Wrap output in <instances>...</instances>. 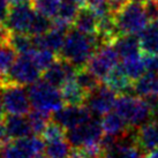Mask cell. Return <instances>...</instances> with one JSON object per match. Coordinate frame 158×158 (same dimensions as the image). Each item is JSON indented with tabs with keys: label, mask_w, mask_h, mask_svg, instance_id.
Listing matches in <instances>:
<instances>
[{
	"label": "cell",
	"mask_w": 158,
	"mask_h": 158,
	"mask_svg": "<svg viewBox=\"0 0 158 158\" xmlns=\"http://www.w3.org/2000/svg\"><path fill=\"white\" fill-rule=\"evenodd\" d=\"M114 16L120 35H140L151 23L145 13L144 4L132 0Z\"/></svg>",
	"instance_id": "3957f363"
},
{
	"label": "cell",
	"mask_w": 158,
	"mask_h": 158,
	"mask_svg": "<svg viewBox=\"0 0 158 158\" xmlns=\"http://www.w3.org/2000/svg\"><path fill=\"white\" fill-rule=\"evenodd\" d=\"M79 69L80 68L62 60L60 58L53 65L48 67V69L44 70L43 80L46 81L48 83L52 84L53 87L60 89L68 80L75 79Z\"/></svg>",
	"instance_id": "4fadbf2b"
},
{
	"label": "cell",
	"mask_w": 158,
	"mask_h": 158,
	"mask_svg": "<svg viewBox=\"0 0 158 158\" xmlns=\"http://www.w3.org/2000/svg\"><path fill=\"white\" fill-rule=\"evenodd\" d=\"M101 46L97 35H87L73 28L67 32L60 58L77 68H83Z\"/></svg>",
	"instance_id": "6da1fadb"
},
{
	"label": "cell",
	"mask_w": 158,
	"mask_h": 158,
	"mask_svg": "<svg viewBox=\"0 0 158 158\" xmlns=\"http://www.w3.org/2000/svg\"><path fill=\"white\" fill-rule=\"evenodd\" d=\"M104 136L102 121L92 117L89 121L66 131V139L72 147H81L89 143L101 142Z\"/></svg>",
	"instance_id": "52a82bcc"
},
{
	"label": "cell",
	"mask_w": 158,
	"mask_h": 158,
	"mask_svg": "<svg viewBox=\"0 0 158 158\" xmlns=\"http://www.w3.org/2000/svg\"><path fill=\"white\" fill-rule=\"evenodd\" d=\"M12 4H24V2H29L31 0H9Z\"/></svg>",
	"instance_id": "b9f144b4"
},
{
	"label": "cell",
	"mask_w": 158,
	"mask_h": 158,
	"mask_svg": "<svg viewBox=\"0 0 158 158\" xmlns=\"http://www.w3.org/2000/svg\"><path fill=\"white\" fill-rule=\"evenodd\" d=\"M9 0H0V24H5L9 14Z\"/></svg>",
	"instance_id": "8d00e7d4"
},
{
	"label": "cell",
	"mask_w": 158,
	"mask_h": 158,
	"mask_svg": "<svg viewBox=\"0 0 158 158\" xmlns=\"http://www.w3.org/2000/svg\"><path fill=\"white\" fill-rule=\"evenodd\" d=\"M16 59V52L9 43H0V79L5 80Z\"/></svg>",
	"instance_id": "d4e9b609"
},
{
	"label": "cell",
	"mask_w": 158,
	"mask_h": 158,
	"mask_svg": "<svg viewBox=\"0 0 158 158\" xmlns=\"http://www.w3.org/2000/svg\"><path fill=\"white\" fill-rule=\"evenodd\" d=\"M156 2H157V5H158V0H156Z\"/></svg>",
	"instance_id": "f6af8a7d"
},
{
	"label": "cell",
	"mask_w": 158,
	"mask_h": 158,
	"mask_svg": "<svg viewBox=\"0 0 158 158\" xmlns=\"http://www.w3.org/2000/svg\"><path fill=\"white\" fill-rule=\"evenodd\" d=\"M101 158H104V157H101Z\"/></svg>",
	"instance_id": "bcb514c9"
},
{
	"label": "cell",
	"mask_w": 158,
	"mask_h": 158,
	"mask_svg": "<svg viewBox=\"0 0 158 158\" xmlns=\"http://www.w3.org/2000/svg\"><path fill=\"white\" fill-rule=\"evenodd\" d=\"M141 50L144 54H158V24L151 22L139 35Z\"/></svg>",
	"instance_id": "44dd1931"
},
{
	"label": "cell",
	"mask_w": 158,
	"mask_h": 158,
	"mask_svg": "<svg viewBox=\"0 0 158 158\" xmlns=\"http://www.w3.org/2000/svg\"><path fill=\"white\" fill-rule=\"evenodd\" d=\"M0 148H1V147H0ZM0 158H4V154H2V151H1V150H0Z\"/></svg>",
	"instance_id": "ee69618b"
},
{
	"label": "cell",
	"mask_w": 158,
	"mask_h": 158,
	"mask_svg": "<svg viewBox=\"0 0 158 158\" xmlns=\"http://www.w3.org/2000/svg\"><path fill=\"white\" fill-rule=\"evenodd\" d=\"M112 45L121 59L140 54L141 44L137 35H120L115 38Z\"/></svg>",
	"instance_id": "d6986e66"
},
{
	"label": "cell",
	"mask_w": 158,
	"mask_h": 158,
	"mask_svg": "<svg viewBox=\"0 0 158 158\" xmlns=\"http://www.w3.org/2000/svg\"><path fill=\"white\" fill-rule=\"evenodd\" d=\"M99 18L90 7H82L73 22V28L87 35H96L98 32Z\"/></svg>",
	"instance_id": "ac0fdd59"
},
{
	"label": "cell",
	"mask_w": 158,
	"mask_h": 158,
	"mask_svg": "<svg viewBox=\"0 0 158 158\" xmlns=\"http://www.w3.org/2000/svg\"><path fill=\"white\" fill-rule=\"evenodd\" d=\"M4 123L10 140H19L34 134L29 119L26 118L24 115L8 114V117H5Z\"/></svg>",
	"instance_id": "e0dca14e"
},
{
	"label": "cell",
	"mask_w": 158,
	"mask_h": 158,
	"mask_svg": "<svg viewBox=\"0 0 158 158\" xmlns=\"http://www.w3.org/2000/svg\"><path fill=\"white\" fill-rule=\"evenodd\" d=\"M4 158H48L42 154V143L36 136L12 140L4 147Z\"/></svg>",
	"instance_id": "9c48e42d"
},
{
	"label": "cell",
	"mask_w": 158,
	"mask_h": 158,
	"mask_svg": "<svg viewBox=\"0 0 158 158\" xmlns=\"http://www.w3.org/2000/svg\"><path fill=\"white\" fill-rule=\"evenodd\" d=\"M151 120H155L158 123V104L155 107H152V113H151Z\"/></svg>",
	"instance_id": "f35d334b"
},
{
	"label": "cell",
	"mask_w": 158,
	"mask_h": 158,
	"mask_svg": "<svg viewBox=\"0 0 158 158\" xmlns=\"http://www.w3.org/2000/svg\"><path fill=\"white\" fill-rule=\"evenodd\" d=\"M36 10L31 4H14L9 9L8 18L6 20V26L10 32L16 34H29L32 19Z\"/></svg>",
	"instance_id": "8fae6325"
},
{
	"label": "cell",
	"mask_w": 158,
	"mask_h": 158,
	"mask_svg": "<svg viewBox=\"0 0 158 158\" xmlns=\"http://www.w3.org/2000/svg\"><path fill=\"white\" fill-rule=\"evenodd\" d=\"M10 137H9L7 129H6V125H5L4 120H0V147L4 148L5 145L10 142Z\"/></svg>",
	"instance_id": "74e56055"
},
{
	"label": "cell",
	"mask_w": 158,
	"mask_h": 158,
	"mask_svg": "<svg viewBox=\"0 0 158 158\" xmlns=\"http://www.w3.org/2000/svg\"><path fill=\"white\" fill-rule=\"evenodd\" d=\"M143 62L147 73H158V54H144Z\"/></svg>",
	"instance_id": "836d02e7"
},
{
	"label": "cell",
	"mask_w": 158,
	"mask_h": 158,
	"mask_svg": "<svg viewBox=\"0 0 158 158\" xmlns=\"http://www.w3.org/2000/svg\"><path fill=\"white\" fill-rule=\"evenodd\" d=\"M129 0H109V9H110V13L113 15L117 14L121 10V9L126 6Z\"/></svg>",
	"instance_id": "d590c367"
},
{
	"label": "cell",
	"mask_w": 158,
	"mask_h": 158,
	"mask_svg": "<svg viewBox=\"0 0 158 158\" xmlns=\"http://www.w3.org/2000/svg\"><path fill=\"white\" fill-rule=\"evenodd\" d=\"M62 99L65 105H83L87 94L79 85L75 79L68 80L60 88Z\"/></svg>",
	"instance_id": "ffe728a7"
},
{
	"label": "cell",
	"mask_w": 158,
	"mask_h": 158,
	"mask_svg": "<svg viewBox=\"0 0 158 158\" xmlns=\"http://www.w3.org/2000/svg\"><path fill=\"white\" fill-rule=\"evenodd\" d=\"M29 56L31 59L34 60L37 67L40 68L42 72H44L48 68V67L53 65L57 61V56L56 52H53L48 48H35L32 52L29 53Z\"/></svg>",
	"instance_id": "83f0119b"
},
{
	"label": "cell",
	"mask_w": 158,
	"mask_h": 158,
	"mask_svg": "<svg viewBox=\"0 0 158 158\" xmlns=\"http://www.w3.org/2000/svg\"><path fill=\"white\" fill-rule=\"evenodd\" d=\"M103 81H104V84H106L117 94L123 95V94L133 92V81L125 73L121 65H117L106 75V77Z\"/></svg>",
	"instance_id": "2e32d148"
},
{
	"label": "cell",
	"mask_w": 158,
	"mask_h": 158,
	"mask_svg": "<svg viewBox=\"0 0 158 158\" xmlns=\"http://www.w3.org/2000/svg\"><path fill=\"white\" fill-rule=\"evenodd\" d=\"M94 115L84 105H64L54 113L53 120L61 125L65 129L74 128L79 125L89 121Z\"/></svg>",
	"instance_id": "7c38bea8"
},
{
	"label": "cell",
	"mask_w": 158,
	"mask_h": 158,
	"mask_svg": "<svg viewBox=\"0 0 158 158\" xmlns=\"http://www.w3.org/2000/svg\"><path fill=\"white\" fill-rule=\"evenodd\" d=\"M40 72L29 54H19L6 80L21 85H31L40 81Z\"/></svg>",
	"instance_id": "8992f818"
},
{
	"label": "cell",
	"mask_w": 158,
	"mask_h": 158,
	"mask_svg": "<svg viewBox=\"0 0 158 158\" xmlns=\"http://www.w3.org/2000/svg\"><path fill=\"white\" fill-rule=\"evenodd\" d=\"M133 92L140 97L158 95V73H147L135 81L133 84Z\"/></svg>",
	"instance_id": "7402d4cb"
},
{
	"label": "cell",
	"mask_w": 158,
	"mask_h": 158,
	"mask_svg": "<svg viewBox=\"0 0 158 158\" xmlns=\"http://www.w3.org/2000/svg\"><path fill=\"white\" fill-rule=\"evenodd\" d=\"M72 150V145L67 139L53 141L46 143L45 156L48 158H68Z\"/></svg>",
	"instance_id": "f1b7e54d"
},
{
	"label": "cell",
	"mask_w": 158,
	"mask_h": 158,
	"mask_svg": "<svg viewBox=\"0 0 158 158\" xmlns=\"http://www.w3.org/2000/svg\"><path fill=\"white\" fill-rule=\"evenodd\" d=\"M132 1H136V2H141V4H145L148 1H151V0H132Z\"/></svg>",
	"instance_id": "7bdbcfd3"
},
{
	"label": "cell",
	"mask_w": 158,
	"mask_h": 158,
	"mask_svg": "<svg viewBox=\"0 0 158 158\" xmlns=\"http://www.w3.org/2000/svg\"><path fill=\"white\" fill-rule=\"evenodd\" d=\"M81 8L82 6L79 2V0H61L58 16L56 19L73 26V22Z\"/></svg>",
	"instance_id": "484cf974"
},
{
	"label": "cell",
	"mask_w": 158,
	"mask_h": 158,
	"mask_svg": "<svg viewBox=\"0 0 158 158\" xmlns=\"http://www.w3.org/2000/svg\"><path fill=\"white\" fill-rule=\"evenodd\" d=\"M53 26L52 19L45 16L40 13H35V16L32 19V22L30 26L29 35L31 36H42L46 34Z\"/></svg>",
	"instance_id": "1f68e13d"
},
{
	"label": "cell",
	"mask_w": 158,
	"mask_h": 158,
	"mask_svg": "<svg viewBox=\"0 0 158 158\" xmlns=\"http://www.w3.org/2000/svg\"><path fill=\"white\" fill-rule=\"evenodd\" d=\"M40 136L45 141V143L62 140V139H66V129L62 127L61 125H59L53 120V121L48 123V125L46 126V128Z\"/></svg>",
	"instance_id": "d6a6232c"
},
{
	"label": "cell",
	"mask_w": 158,
	"mask_h": 158,
	"mask_svg": "<svg viewBox=\"0 0 158 158\" xmlns=\"http://www.w3.org/2000/svg\"><path fill=\"white\" fill-rule=\"evenodd\" d=\"M114 110L123 117L132 128H139L151 120V106L143 97L123 94L117 98Z\"/></svg>",
	"instance_id": "7a4b0ae2"
},
{
	"label": "cell",
	"mask_w": 158,
	"mask_h": 158,
	"mask_svg": "<svg viewBox=\"0 0 158 158\" xmlns=\"http://www.w3.org/2000/svg\"><path fill=\"white\" fill-rule=\"evenodd\" d=\"M121 66L128 77L134 82L142 77L144 75V72H147L144 62H143V57H141L140 54L127 58V59H123Z\"/></svg>",
	"instance_id": "cb8c5ba5"
},
{
	"label": "cell",
	"mask_w": 158,
	"mask_h": 158,
	"mask_svg": "<svg viewBox=\"0 0 158 158\" xmlns=\"http://www.w3.org/2000/svg\"><path fill=\"white\" fill-rule=\"evenodd\" d=\"M117 98V92L106 84H101L96 90L87 95L84 105L94 117H103L114 109Z\"/></svg>",
	"instance_id": "30bf717a"
},
{
	"label": "cell",
	"mask_w": 158,
	"mask_h": 158,
	"mask_svg": "<svg viewBox=\"0 0 158 158\" xmlns=\"http://www.w3.org/2000/svg\"><path fill=\"white\" fill-rule=\"evenodd\" d=\"M102 127H103L104 134L117 137V139L131 135L133 129L127 123V121L117 112H109L105 115H103Z\"/></svg>",
	"instance_id": "9a60e30c"
},
{
	"label": "cell",
	"mask_w": 158,
	"mask_h": 158,
	"mask_svg": "<svg viewBox=\"0 0 158 158\" xmlns=\"http://www.w3.org/2000/svg\"><path fill=\"white\" fill-rule=\"evenodd\" d=\"M0 97L5 112L12 115H26L31 110L29 92L24 85L8 82L7 80L0 83Z\"/></svg>",
	"instance_id": "5b68a950"
},
{
	"label": "cell",
	"mask_w": 158,
	"mask_h": 158,
	"mask_svg": "<svg viewBox=\"0 0 158 158\" xmlns=\"http://www.w3.org/2000/svg\"><path fill=\"white\" fill-rule=\"evenodd\" d=\"M75 80H76V82L79 83L80 87L85 91L87 95L90 94V92H92L94 90H96V89L102 84L101 80L98 79L94 73H91L87 67L80 68V69L77 70L76 76H75Z\"/></svg>",
	"instance_id": "4316f807"
},
{
	"label": "cell",
	"mask_w": 158,
	"mask_h": 158,
	"mask_svg": "<svg viewBox=\"0 0 158 158\" xmlns=\"http://www.w3.org/2000/svg\"><path fill=\"white\" fill-rule=\"evenodd\" d=\"M51 113L44 112V111L40 110H34L29 112L28 119L29 123L32 128V133L34 135H42V133L44 132V129L48 125V123L51 121Z\"/></svg>",
	"instance_id": "f546056e"
},
{
	"label": "cell",
	"mask_w": 158,
	"mask_h": 158,
	"mask_svg": "<svg viewBox=\"0 0 158 158\" xmlns=\"http://www.w3.org/2000/svg\"><path fill=\"white\" fill-rule=\"evenodd\" d=\"M144 9L145 13L149 18L150 22H155L158 20V5L156 2V0H151L144 4Z\"/></svg>",
	"instance_id": "e575fe53"
},
{
	"label": "cell",
	"mask_w": 158,
	"mask_h": 158,
	"mask_svg": "<svg viewBox=\"0 0 158 158\" xmlns=\"http://www.w3.org/2000/svg\"><path fill=\"white\" fill-rule=\"evenodd\" d=\"M147 158H158V148L152 150V151H150L148 156H147Z\"/></svg>",
	"instance_id": "60d3db41"
},
{
	"label": "cell",
	"mask_w": 158,
	"mask_h": 158,
	"mask_svg": "<svg viewBox=\"0 0 158 158\" xmlns=\"http://www.w3.org/2000/svg\"><path fill=\"white\" fill-rule=\"evenodd\" d=\"M31 106L35 110L48 113H56L65 105L60 89L53 87L46 81H37L28 89Z\"/></svg>",
	"instance_id": "277c9868"
},
{
	"label": "cell",
	"mask_w": 158,
	"mask_h": 158,
	"mask_svg": "<svg viewBox=\"0 0 158 158\" xmlns=\"http://www.w3.org/2000/svg\"><path fill=\"white\" fill-rule=\"evenodd\" d=\"M61 0H31V6L37 13H40L50 19L58 16Z\"/></svg>",
	"instance_id": "4dcf8cb0"
},
{
	"label": "cell",
	"mask_w": 158,
	"mask_h": 158,
	"mask_svg": "<svg viewBox=\"0 0 158 158\" xmlns=\"http://www.w3.org/2000/svg\"><path fill=\"white\" fill-rule=\"evenodd\" d=\"M135 142L143 152H150L158 148V123L150 120L136 129Z\"/></svg>",
	"instance_id": "5bb4252c"
},
{
	"label": "cell",
	"mask_w": 158,
	"mask_h": 158,
	"mask_svg": "<svg viewBox=\"0 0 158 158\" xmlns=\"http://www.w3.org/2000/svg\"><path fill=\"white\" fill-rule=\"evenodd\" d=\"M5 109L2 105V101H1V97H0V120H4L5 119Z\"/></svg>",
	"instance_id": "ab89813d"
},
{
	"label": "cell",
	"mask_w": 158,
	"mask_h": 158,
	"mask_svg": "<svg viewBox=\"0 0 158 158\" xmlns=\"http://www.w3.org/2000/svg\"><path fill=\"white\" fill-rule=\"evenodd\" d=\"M119 58L120 57L118 52L115 51V48H113V45L105 44L101 46L92 54V57L90 58L85 67L102 81L105 79L106 75L114 67L119 65Z\"/></svg>",
	"instance_id": "ba28073f"
},
{
	"label": "cell",
	"mask_w": 158,
	"mask_h": 158,
	"mask_svg": "<svg viewBox=\"0 0 158 158\" xmlns=\"http://www.w3.org/2000/svg\"><path fill=\"white\" fill-rule=\"evenodd\" d=\"M8 43L18 54H29L36 48L34 36L29 34L10 32Z\"/></svg>",
	"instance_id": "603a6c76"
}]
</instances>
